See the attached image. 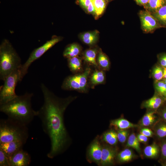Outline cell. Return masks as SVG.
<instances>
[{
    "mask_svg": "<svg viewBox=\"0 0 166 166\" xmlns=\"http://www.w3.org/2000/svg\"><path fill=\"white\" fill-rule=\"evenodd\" d=\"M97 61L100 69L104 70L109 69L110 63L109 58L100 48L98 50Z\"/></svg>",
    "mask_w": 166,
    "mask_h": 166,
    "instance_id": "19",
    "label": "cell"
},
{
    "mask_svg": "<svg viewBox=\"0 0 166 166\" xmlns=\"http://www.w3.org/2000/svg\"><path fill=\"white\" fill-rule=\"evenodd\" d=\"M99 33L96 30L85 32L80 34V38L84 43L89 46L93 45L97 42Z\"/></svg>",
    "mask_w": 166,
    "mask_h": 166,
    "instance_id": "15",
    "label": "cell"
},
{
    "mask_svg": "<svg viewBox=\"0 0 166 166\" xmlns=\"http://www.w3.org/2000/svg\"><path fill=\"white\" fill-rule=\"evenodd\" d=\"M102 138L103 141L112 145L116 144L118 140L117 133L112 130L104 133Z\"/></svg>",
    "mask_w": 166,
    "mask_h": 166,
    "instance_id": "23",
    "label": "cell"
},
{
    "mask_svg": "<svg viewBox=\"0 0 166 166\" xmlns=\"http://www.w3.org/2000/svg\"><path fill=\"white\" fill-rule=\"evenodd\" d=\"M161 150L162 156L166 158V142L163 144Z\"/></svg>",
    "mask_w": 166,
    "mask_h": 166,
    "instance_id": "40",
    "label": "cell"
},
{
    "mask_svg": "<svg viewBox=\"0 0 166 166\" xmlns=\"http://www.w3.org/2000/svg\"><path fill=\"white\" fill-rule=\"evenodd\" d=\"M162 103V100L160 97L154 96L146 101L144 103V106L147 108L156 109L160 106Z\"/></svg>",
    "mask_w": 166,
    "mask_h": 166,
    "instance_id": "24",
    "label": "cell"
},
{
    "mask_svg": "<svg viewBox=\"0 0 166 166\" xmlns=\"http://www.w3.org/2000/svg\"><path fill=\"white\" fill-rule=\"evenodd\" d=\"M29 137L27 125L7 118L0 120V143L16 141L26 143Z\"/></svg>",
    "mask_w": 166,
    "mask_h": 166,
    "instance_id": "4",
    "label": "cell"
},
{
    "mask_svg": "<svg viewBox=\"0 0 166 166\" xmlns=\"http://www.w3.org/2000/svg\"><path fill=\"white\" fill-rule=\"evenodd\" d=\"M165 83H166V78L165 79L164 81Z\"/></svg>",
    "mask_w": 166,
    "mask_h": 166,
    "instance_id": "45",
    "label": "cell"
},
{
    "mask_svg": "<svg viewBox=\"0 0 166 166\" xmlns=\"http://www.w3.org/2000/svg\"><path fill=\"white\" fill-rule=\"evenodd\" d=\"M152 14L163 27L166 28V5Z\"/></svg>",
    "mask_w": 166,
    "mask_h": 166,
    "instance_id": "22",
    "label": "cell"
},
{
    "mask_svg": "<svg viewBox=\"0 0 166 166\" xmlns=\"http://www.w3.org/2000/svg\"><path fill=\"white\" fill-rule=\"evenodd\" d=\"M117 132L118 140L121 143H124L128 134V131L126 129H118Z\"/></svg>",
    "mask_w": 166,
    "mask_h": 166,
    "instance_id": "30",
    "label": "cell"
},
{
    "mask_svg": "<svg viewBox=\"0 0 166 166\" xmlns=\"http://www.w3.org/2000/svg\"><path fill=\"white\" fill-rule=\"evenodd\" d=\"M62 39L61 37L53 36L51 39L47 41L43 45L34 49L30 53L28 58L19 69L20 77L22 80L28 72V69L31 64L40 58L47 51Z\"/></svg>",
    "mask_w": 166,
    "mask_h": 166,
    "instance_id": "7",
    "label": "cell"
},
{
    "mask_svg": "<svg viewBox=\"0 0 166 166\" xmlns=\"http://www.w3.org/2000/svg\"><path fill=\"white\" fill-rule=\"evenodd\" d=\"M165 5H166V0H149L144 7L146 10L152 14Z\"/></svg>",
    "mask_w": 166,
    "mask_h": 166,
    "instance_id": "20",
    "label": "cell"
},
{
    "mask_svg": "<svg viewBox=\"0 0 166 166\" xmlns=\"http://www.w3.org/2000/svg\"><path fill=\"white\" fill-rule=\"evenodd\" d=\"M0 166H10L8 157L0 149Z\"/></svg>",
    "mask_w": 166,
    "mask_h": 166,
    "instance_id": "31",
    "label": "cell"
},
{
    "mask_svg": "<svg viewBox=\"0 0 166 166\" xmlns=\"http://www.w3.org/2000/svg\"><path fill=\"white\" fill-rule=\"evenodd\" d=\"M166 100V92L163 95Z\"/></svg>",
    "mask_w": 166,
    "mask_h": 166,
    "instance_id": "44",
    "label": "cell"
},
{
    "mask_svg": "<svg viewBox=\"0 0 166 166\" xmlns=\"http://www.w3.org/2000/svg\"><path fill=\"white\" fill-rule=\"evenodd\" d=\"M91 72L90 67L87 66L83 72L67 77L62 83L61 88L65 90L87 93L89 86V79Z\"/></svg>",
    "mask_w": 166,
    "mask_h": 166,
    "instance_id": "5",
    "label": "cell"
},
{
    "mask_svg": "<svg viewBox=\"0 0 166 166\" xmlns=\"http://www.w3.org/2000/svg\"><path fill=\"white\" fill-rule=\"evenodd\" d=\"M165 83L164 81H159L155 85V88L156 90L159 91L164 86Z\"/></svg>",
    "mask_w": 166,
    "mask_h": 166,
    "instance_id": "38",
    "label": "cell"
},
{
    "mask_svg": "<svg viewBox=\"0 0 166 166\" xmlns=\"http://www.w3.org/2000/svg\"><path fill=\"white\" fill-rule=\"evenodd\" d=\"M85 10L88 13L92 14L95 15V10L92 2V0L91 3Z\"/></svg>",
    "mask_w": 166,
    "mask_h": 166,
    "instance_id": "36",
    "label": "cell"
},
{
    "mask_svg": "<svg viewBox=\"0 0 166 166\" xmlns=\"http://www.w3.org/2000/svg\"><path fill=\"white\" fill-rule=\"evenodd\" d=\"M32 93L26 92L21 95H17L10 101L0 105V111L8 118L24 125H27L37 116V111L32 108Z\"/></svg>",
    "mask_w": 166,
    "mask_h": 166,
    "instance_id": "2",
    "label": "cell"
},
{
    "mask_svg": "<svg viewBox=\"0 0 166 166\" xmlns=\"http://www.w3.org/2000/svg\"><path fill=\"white\" fill-rule=\"evenodd\" d=\"M41 88L44 97V103L37 111L43 130L49 136L50 148L47 157L53 159L63 152L69 145L70 139L64 122V113L69 105L77 98L69 96L59 97L43 83Z\"/></svg>",
    "mask_w": 166,
    "mask_h": 166,
    "instance_id": "1",
    "label": "cell"
},
{
    "mask_svg": "<svg viewBox=\"0 0 166 166\" xmlns=\"http://www.w3.org/2000/svg\"><path fill=\"white\" fill-rule=\"evenodd\" d=\"M156 117L154 112H149L146 113L142 117L141 121V125L144 126H149L155 121Z\"/></svg>",
    "mask_w": 166,
    "mask_h": 166,
    "instance_id": "28",
    "label": "cell"
},
{
    "mask_svg": "<svg viewBox=\"0 0 166 166\" xmlns=\"http://www.w3.org/2000/svg\"><path fill=\"white\" fill-rule=\"evenodd\" d=\"M140 133L148 137L152 136L153 132L151 130L148 128H142L140 131Z\"/></svg>",
    "mask_w": 166,
    "mask_h": 166,
    "instance_id": "33",
    "label": "cell"
},
{
    "mask_svg": "<svg viewBox=\"0 0 166 166\" xmlns=\"http://www.w3.org/2000/svg\"><path fill=\"white\" fill-rule=\"evenodd\" d=\"M82 49L81 46L76 43L68 45L63 52V56L67 59L77 56L81 53Z\"/></svg>",
    "mask_w": 166,
    "mask_h": 166,
    "instance_id": "16",
    "label": "cell"
},
{
    "mask_svg": "<svg viewBox=\"0 0 166 166\" xmlns=\"http://www.w3.org/2000/svg\"><path fill=\"white\" fill-rule=\"evenodd\" d=\"M22 64L21 59L9 40L3 39L0 45V79L3 81Z\"/></svg>",
    "mask_w": 166,
    "mask_h": 166,
    "instance_id": "3",
    "label": "cell"
},
{
    "mask_svg": "<svg viewBox=\"0 0 166 166\" xmlns=\"http://www.w3.org/2000/svg\"><path fill=\"white\" fill-rule=\"evenodd\" d=\"M156 133L160 137H163L166 136V124L160 125L156 131Z\"/></svg>",
    "mask_w": 166,
    "mask_h": 166,
    "instance_id": "32",
    "label": "cell"
},
{
    "mask_svg": "<svg viewBox=\"0 0 166 166\" xmlns=\"http://www.w3.org/2000/svg\"><path fill=\"white\" fill-rule=\"evenodd\" d=\"M98 50L96 48L87 49L83 54L84 61L87 64L93 66L96 68L100 69L97 61V57Z\"/></svg>",
    "mask_w": 166,
    "mask_h": 166,
    "instance_id": "14",
    "label": "cell"
},
{
    "mask_svg": "<svg viewBox=\"0 0 166 166\" xmlns=\"http://www.w3.org/2000/svg\"><path fill=\"white\" fill-rule=\"evenodd\" d=\"M3 81L4 84L0 88V105L10 101L18 95L15 92V88L17 84L22 81L19 69L13 72Z\"/></svg>",
    "mask_w": 166,
    "mask_h": 166,
    "instance_id": "6",
    "label": "cell"
},
{
    "mask_svg": "<svg viewBox=\"0 0 166 166\" xmlns=\"http://www.w3.org/2000/svg\"><path fill=\"white\" fill-rule=\"evenodd\" d=\"M102 148L98 137L97 136L91 144L88 150V156L89 160L100 165Z\"/></svg>",
    "mask_w": 166,
    "mask_h": 166,
    "instance_id": "10",
    "label": "cell"
},
{
    "mask_svg": "<svg viewBox=\"0 0 166 166\" xmlns=\"http://www.w3.org/2000/svg\"><path fill=\"white\" fill-rule=\"evenodd\" d=\"M126 146L133 148L138 152H140L139 141L134 133L131 134L129 136Z\"/></svg>",
    "mask_w": 166,
    "mask_h": 166,
    "instance_id": "27",
    "label": "cell"
},
{
    "mask_svg": "<svg viewBox=\"0 0 166 166\" xmlns=\"http://www.w3.org/2000/svg\"><path fill=\"white\" fill-rule=\"evenodd\" d=\"M95 10L96 18L101 16L104 13L108 1L107 0H92Z\"/></svg>",
    "mask_w": 166,
    "mask_h": 166,
    "instance_id": "21",
    "label": "cell"
},
{
    "mask_svg": "<svg viewBox=\"0 0 166 166\" xmlns=\"http://www.w3.org/2000/svg\"><path fill=\"white\" fill-rule=\"evenodd\" d=\"M110 126L113 127L117 130H118L126 129L133 128L136 127V125L125 119L121 118L112 121L110 123Z\"/></svg>",
    "mask_w": 166,
    "mask_h": 166,
    "instance_id": "18",
    "label": "cell"
},
{
    "mask_svg": "<svg viewBox=\"0 0 166 166\" xmlns=\"http://www.w3.org/2000/svg\"><path fill=\"white\" fill-rule=\"evenodd\" d=\"M154 78L159 81L163 78V69L159 66H156L153 69L152 72Z\"/></svg>",
    "mask_w": 166,
    "mask_h": 166,
    "instance_id": "29",
    "label": "cell"
},
{
    "mask_svg": "<svg viewBox=\"0 0 166 166\" xmlns=\"http://www.w3.org/2000/svg\"><path fill=\"white\" fill-rule=\"evenodd\" d=\"M133 156V154L132 151L129 149H126L118 154L117 159L120 162H125L131 160Z\"/></svg>",
    "mask_w": 166,
    "mask_h": 166,
    "instance_id": "25",
    "label": "cell"
},
{
    "mask_svg": "<svg viewBox=\"0 0 166 166\" xmlns=\"http://www.w3.org/2000/svg\"><path fill=\"white\" fill-rule=\"evenodd\" d=\"M141 27L143 31L149 32L163 27L153 15L148 11L141 10L139 13Z\"/></svg>",
    "mask_w": 166,
    "mask_h": 166,
    "instance_id": "8",
    "label": "cell"
},
{
    "mask_svg": "<svg viewBox=\"0 0 166 166\" xmlns=\"http://www.w3.org/2000/svg\"><path fill=\"white\" fill-rule=\"evenodd\" d=\"M163 78L164 79L166 78V67H163Z\"/></svg>",
    "mask_w": 166,
    "mask_h": 166,
    "instance_id": "42",
    "label": "cell"
},
{
    "mask_svg": "<svg viewBox=\"0 0 166 166\" xmlns=\"http://www.w3.org/2000/svg\"><path fill=\"white\" fill-rule=\"evenodd\" d=\"M78 1L81 6L86 10L91 3V0H78Z\"/></svg>",
    "mask_w": 166,
    "mask_h": 166,
    "instance_id": "35",
    "label": "cell"
},
{
    "mask_svg": "<svg viewBox=\"0 0 166 166\" xmlns=\"http://www.w3.org/2000/svg\"><path fill=\"white\" fill-rule=\"evenodd\" d=\"M162 116L164 119L166 120V109L163 112Z\"/></svg>",
    "mask_w": 166,
    "mask_h": 166,
    "instance_id": "43",
    "label": "cell"
},
{
    "mask_svg": "<svg viewBox=\"0 0 166 166\" xmlns=\"http://www.w3.org/2000/svg\"><path fill=\"white\" fill-rule=\"evenodd\" d=\"M25 143L20 141L0 143V149L9 158L14 153L22 149Z\"/></svg>",
    "mask_w": 166,
    "mask_h": 166,
    "instance_id": "11",
    "label": "cell"
},
{
    "mask_svg": "<svg viewBox=\"0 0 166 166\" xmlns=\"http://www.w3.org/2000/svg\"><path fill=\"white\" fill-rule=\"evenodd\" d=\"M159 60L160 65L163 67H166V54L164 53L160 55Z\"/></svg>",
    "mask_w": 166,
    "mask_h": 166,
    "instance_id": "34",
    "label": "cell"
},
{
    "mask_svg": "<svg viewBox=\"0 0 166 166\" xmlns=\"http://www.w3.org/2000/svg\"><path fill=\"white\" fill-rule=\"evenodd\" d=\"M107 0L109 2V1H111V0Z\"/></svg>",
    "mask_w": 166,
    "mask_h": 166,
    "instance_id": "46",
    "label": "cell"
},
{
    "mask_svg": "<svg viewBox=\"0 0 166 166\" xmlns=\"http://www.w3.org/2000/svg\"><path fill=\"white\" fill-rule=\"evenodd\" d=\"M137 137L139 142L146 143L148 140V137L140 133L138 135Z\"/></svg>",
    "mask_w": 166,
    "mask_h": 166,
    "instance_id": "37",
    "label": "cell"
},
{
    "mask_svg": "<svg viewBox=\"0 0 166 166\" xmlns=\"http://www.w3.org/2000/svg\"><path fill=\"white\" fill-rule=\"evenodd\" d=\"M116 155V150L108 146L102 147L100 165L107 166L113 163Z\"/></svg>",
    "mask_w": 166,
    "mask_h": 166,
    "instance_id": "12",
    "label": "cell"
},
{
    "mask_svg": "<svg viewBox=\"0 0 166 166\" xmlns=\"http://www.w3.org/2000/svg\"><path fill=\"white\" fill-rule=\"evenodd\" d=\"M105 74L101 69L96 68L91 73L89 79V84L91 88L98 85L103 84L105 81Z\"/></svg>",
    "mask_w": 166,
    "mask_h": 166,
    "instance_id": "13",
    "label": "cell"
},
{
    "mask_svg": "<svg viewBox=\"0 0 166 166\" xmlns=\"http://www.w3.org/2000/svg\"><path fill=\"white\" fill-rule=\"evenodd\" d=\"M68 65L70 70L73 73H79L84 71L82 59L78 56L68 58Z\"/></svg>",
    "mask_w": 166,
    "mask_h": 166,
    "instance_id": "17",
    "label": "cell"
},
{
    "mask_svg": "<svg viewBox=\"0 0 166 166\" xmlns=\"http://www.w3.org/2000/svg\"><path fill=\"white\" fill-rule=\"evenodd\" d=\"M10 166H27L31 162V157L26 151L22 149L9 158Z\"/></svg>",
    "mask_w": 166,
    "mask_h": 166,
    "instance_id": "9",
    "label": "cell"
},
{
    "mask_svg": "<svg viewBox=\"0 0 166 166\" xmlns=\"http://www.w3.org/2000/svg\"><path fill=\"white\" fill-rule=\"evenodd\" d=\"M159 148L155 144L148 146L144 149V153L145 156L149 158L156 157L159 153Z\"/></svg>",
    "mask_w": 166,
    "mask_h": 166,
    "instance_id": "26",
    "label": "cell"
},
{
    "mask_svg": "<svg viewBox=\"0 0 166 166\" xmlns=\"http://www.w3.org/2000/svg\"><path fill=\"white\" fill-rule=\"evenodd\" d=\"M136 3L144 6L147 4L149 0H135Z\"/></svg>",
    "mask_w": 166,
    "mask_h": 166,
    "instance_id": "39",
    "label": "cell"
},
{
    "mask_svg": "<svg viewBox=\"0 0 166 166\" xmlns=\"http://www.w3.org/2000/svg\"><path fill=\"white\" fill-rule=\"evenodd\" d=\"M166 92V83L162 88L159 91V93L163 95V94Z\"/></svg>",
    "mask_w": 166,
    "mask_h": 166,
    "instance_id": "41",
    "label": "cell"
}]
</instances>
